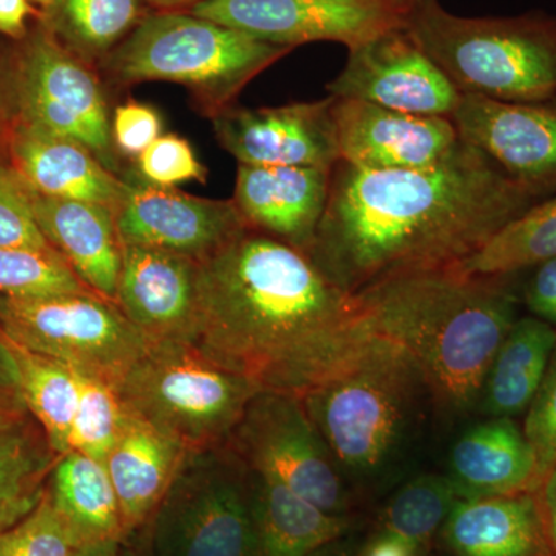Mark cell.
Returning a JSON list of instances; mask_svg holds the SVG:
<instances>
[{"mask_svg":"<svg viewBox=\"0 0 556 556\" xmlns=\"http://www.w3.org/2000/svg\"><path fill=\"white\" fill-rule=\"evenodd\" d=\"M540 201L464 139L417 169L339 161L308 257L356 295L387 278L457 265Z\"/></svg>","mask_w":556,"mask_h":556,"instance_id":"1","label":"cell"},{"mask_svg":"<svg viewBox=\"0 0 556 556\" xmlns=\"http://www.w3.org/2000/svg\"><path fill=\"white\" fill-rule=\"evenodd\" d=\"M371 331L308 255L248 228L199 262L189 343L260 391L302 396Z\"/></svg>","mask_w":556,"mask_h":556,"instance_id":"2","label":"cell"},{"mask_svg":"<svg viewBox=\"0 0 556 556\" xmlns=\"http://www.w3.org/2000/svg\"><path fill=\"white\" fill-rule=\"evenodd\" d=\"M508 276L442 266L387 278L354 298L372 331L413 357L434 404L464 415L478 407L490 365L517 320Z\"/></svg>","mask_w":556,"mask_h":556,"instance_id":"3","label":"cell"},{"mask_svg":"<svg viewBox=\"0 0 556 556\" xmlns=\"http://www.w3.org/2000/svg\"><path fill=\"white\" fill-rule=\"evenodd\" d=\"M424 393L413 357L371 329L299 397L340 471L369 478L396 456Z\"/></svg>","mask_w":556,"mask_h":556,"instance_id":"4","label":"cell"},{"mask_svg":"<svg viewBox=\"0 0 556 556\" xmlns=\"http://www.w3.org/2000/svg\"><path fill=\"white\" fill-rule=\"evenodd\" d=\"M405 31L460 94L504 102L556 97V17H463L424 0Z\"/></svg>","mask_w":556,"mask_h":556,"instance_id":"5","label":"cell"},{"mask_svg":"<svg viewBox=\"0 0 556 556\" xmlns=\"http://www.w3.org/2000/svg\"><path fill=\"white\" fill-rule=\"evenodd\" d=\"M291 50L192 13L160 11L139 21L104 67L126 86L167 80L188 87L212 116Z\"/></svg>","mask_w":556,"mask_h":556,"instance_id":"6","label":"cell"},{"mask_svg":"<svg viewBox=\"0 0 556 556\" xmlns=\"http://www.w3.org/2000/svg\"><path fill=\"white\" fill-rule=\"evenodd\" d=\"M258 388L190 343H150L115 388L121 405L188 452L223 447Z\"/></svg>","mask_w":556,"mask_h":556,"instance_id":"7","label":"cell"},{"mask_svg":"<svg viewBox=\"0 0 556 556\" xmlns=\"http://www.w3.org/2000/svg\"><path fill=\"white\" fill-rule=\"evenodd\" d=\"M142 530L150 556H260L254 470L228 444L189 452Z\"/></svg>","mask_w":556,"mask_h":556,"instance_id":"8","label":"cell"},{"mask_svg":"<svg viewBox=\"0 0 556 556\" xmlns=\"http://www.w3.org/2000/svg\"><path fill=\"white\" fill-rule=\"evenodd\" d=\"M0 338L113 390L150 345L115 302L93 291L0 298Z\"/></svg>","mask_w":556,"mask_h":556,"instance_id":"9","label":"cell"},{"mask_svg":"<svg viewBox=\"0 0 556 556\" xmlns=\"http://www.w3.org/2000/svg\"><path fill=\"white\" fill-rule=\"evenodd\" d=\"M13 64L20 123L79 142L118 174L108 101L87 62L40 25L25 35Z\"/></svg>","mask_w":556,"mask_h":556,"instance_id":"10","label":"cell"},{"mask_svg":"<svg viewBox=\"0 0 556 556\" xmlns=\"http://www.w3.org/2000/svg\"><path fill=\"white\" fill-rule=\"evenodd\" d=\"M228 445L255 473L276 478L321 510L345 517L342 471L295 394L258 391Z\"/></svg>","mask_w":556,"mask_h":556,"instance_id":"11","label":"cell"},{"mask_svg":"<svg viewBox=\"0 0 556 556\" xmlns=\"http://www.w3.org/2000/svg\"><path fill=\"white\" fill-rule=\"evenodd\" d=\"M409 9L397 0H200L190 13L288 49L328 40L351 50L404 30Z\"/></svg>","mask_w":556,"mask_h":556,"instance_id":"12","label":"cell"},{"mask_svg":"<svg viewBox=\"0 0 556 556\" xmlns=\"http://www.w3.org/2000/svg\"><path fill=\"white\" fill-rule=\"evenodd\" d=\"M327 90L338 100L444 118H452L460 100L459 91L405 28L348 50L345 67Z\"/></svg>","mask_w":556,"mask_h":556,"instance_id":"13","label":"cell"},{"mask_svg":"<svg viewBox=\"0 0 556 556\" xmlns=\"http://www.w3.org/2000/svg\"><path fill=\"white\" fill-rule=\"evenodd\" d=\"M336 98L280 108H229L211 116L219 146L239 164L334 169L340 161Z\"/></svg>","mask_w":556,"mask_h":556,"instance_id":"14","label":"cell"},{"mask_svg":"<svg viewBox=\"0 0 556 556\" xmlns=\"http://www.w3.org/2000/svg\"><path fill=\"white\" fill-rule=\"evenodd\" d=\"M116 226L123 247L174 252L201 262L248 229L233 200H207L175 188L126 179Z\"/></svg>","mask_w":556,"mask_h":556,"instance_id":"15","label":"cell"},{"mask_svg":"<svg viewBox=\"0 0 556 556\" xmlns=\"http://www.w3.org/2000/svg\"><path fill=\"white\" fill-rule=\"evenodd\" d=\"M459 138L544 200L556 190V97L504 102L460 94L452 118Z\"/></svg>","mask_w":556,"mask_h":556,"instance_id":"16","label":"cell"},{"mask_svg":"<svg viewBox=\"0 0 556 556\" xmlns=\"http://www.w3.org/2000/svg\"><path fill=\"white\" fill-rule=\"evenodd\" d=\"M340 161L365 169H417L438 163L459 142L444 116L413 115L369 102L338 100L334 108Z\"/></svg>","mask_w":556,"mask_h":556,"instance_id":"17","label":"cell"},{"mask_svg":"<svg viewBox=\"0 0 556 556\" xmlns=\"http://www.w3.org/2000/svg\"><path fill=\"white\" fill-rule=\"evenodd\" d=\"M116 305L149 343H189L199 306V262L161 249L123 247Z\"/></svg>","mask_w":556,"mask_h":556,"instance_id":"18","label":"cell"},{"mask_svg":"<svg viewBox=\"0 0 556 556\" xmlns=\"http://www.w3.org/2000/svg\"><path fill=\"white\" fill-rule=\"evenodd\" d=\"M332 169L239 164L233 203L249 228L308 255L327 208Z\"/></svg>","mask_w":556,"mask_h":556,"instance_id":"19","label":"cell"},{"mask_svg":"<svg viewBox=\"0 0 556 556\" xmlns=\"http://www.w3.org/2000/svg\"><path fill=\"white\" fill-rule=\"evenodd\" d=\"M9 156L38 195L100 204L115 214L126 199V179L116 177L89 149L72 139L17 123Z\"/></svg>","mask_w":556,"mask_h":556,"instance_id":"20","label":"cell"},{"mask_svg":"<svg viewBox=\"0 0 556 556\" xmlns=\"http://www.w3.org/2000/svg\"><path fill=\"white\" fill-rule=\"evenodd\" d=\"M188 453L178 441L123 407L118 437L104 466L118 497L127 540L149 525Z\"/></svg>","mask_w":556,"mask_h":556,"instance_id":"21","label":"cell"},{"mask_svg":"<svg viewBox=\"0 0 556 556\" xmlns=\"http://www.w3.org/2000/svg\"><path fill=\"white\" fill-rule=\"evenodd\" d=\"M40 232L87 288L116 303L123 244L116 214L86 201L33 195Z\"/></svg>","mask_w":556,"mask_h":556,"instance_id":"22","label":"cell"},{"mask_svg":"<svg viewBox=\"0 0 556 556\" xmlns=\"http://www.w3.org/2000/svg\"><path fill=\"white\" fill-rule=\"evenodd\" d=\"M448 478L459 500L532 493L540 486L535 456L511 417H490L457 439Z\"/></svg>","mask_w":556,"mask_h":556,"instance_id":"23","label":"cell"},{"mask_svg":"<svg viewBox=\"0 0 556 556\" xmlns=\"http://www.w3.org/2000/svg\"><path fill=\"white\" fill-rule=\"evenodd\" d=\"M456 556H546L547 533L532 493L457 500L442 527Z\"/></svg>","mask_w":556,"mask_h":556,"instance_id":"24","label":"cell"},{"mask_svg":"<svg viewBox=\"0 0 556 556\" xmlns=\"http://www.w3.org/2000/svg\"><path fill=\"white\" fill-rule=\"evenodd\" d=\"M556 346V329L535 316L517 318L501 343L478 407L490 417L522 415L535 399Z\"/></svg>","mask_w":556,"mask_h":556,"instance_id":"25","label":"cell"},{"mask_svg":"<svg viewBox=\"0 0 556 556\" xmlns=\"http://www.w3.org/2000/svg\"><path fill=\"white\" fill-rule=\"evenodd\" d=\"M260 556H308L345 533V517L328 514L283 482L254 471Z\"/></svg>","mask_w":556,"mask_h":556,"instance_id":"26","label":"cell"},{"mask_svg":"<svg viewBox=\"0 0 556 556\" xmlns=\"http://www.w3.org/2000/svg\"><path fill=\"white\" fill-rule=\"evenodd\" d=\"M47 489L84 546L127 541L118 497L101 460L70 450L51 471Z\"/></svg>","mask_w":556,"mask_h":556,"instance_id":"27","label":"cell"},{"mask_svg":"<svg viewBox=\"0 0 556 556\" xmlns=\"http://www.w3.org/2000/svg\"><path fill=\"white\" fill-rule=\"evenodd\" d=\"M60 457L30 413L0 427V535L35 510Z\"/></svg>","mask_w":556,"mask_h":556,"instance_id":"28","label":"cell"},{"mask_svg":"<svg viewBox=\"0 0 556 556\" xmlns=\"http://www.w3.org/2000/svg\"><path fill=\"white\" fill-rule=\"evenodd\" d=\"M9 351L22 401L46 431L58 455L70 452L68 438L79 401V375L64 362L0 338Z\"/></svg>","mask_w":556,"mask_h":556,"instance_id":"29","label":"cell"},{"mask_svg":"<svg viewBox=\"0 0 556 556\" xmlns=\"http://www.w3.org/2000/svg\"><path fill=\"white\" fill-rule=\"evenodd\" d=\"M141 21L139 0H53L43 27L80 60H104Z\"/></svg>","mask_w":556,"mask_h":556,"instance_id":"30","label":"cell"},{"mask_svg":"<svg viewBox=\"0 0 556 556\" xmlns=\"http://www.w3.org/2000/svg\"><path fill=\"white\" fill-rule=\"evenodd\" d=\"M556 257V195L504 226L484 247L457 263L478 276H508Z\"/></svg>","mask_w":556,"mask_h":556,"instance_id":"31","label":"cell"},{"mask_svg":"<svg viewBox=\"0 0 556 556\" xmlns=\"http://www.w3.org/2000/svg\"><path fill=\"white\" fill-rule=\"evenodd\" d=\"M457 500L448 477L422 475L412 479L388 504L382 532L401 538L420 552L444 527Z\"/></svg>","mask_w":556,"mask_h":556,"instance_id":"32","label":"cell"},{"mask_svg":"<svg viewBox=\"0 0 556 556\" xmlns=\"http://www.w3.org/2000/svg\"><path fill=\"white\" fill-rule=\"evenodd\" d=\"M89 291L54 249L0 247V298H49Z\"/></svg>","mask_w":556,"mask_h":556,"instance_id":"33","label":"cell"},{"mask_svg":"<svg viewBox=\"0 0 556 556\" xmlns=\"http://www.w3.org/2000/svg\"><path fill=\"white\" fill-rule=\"evenodd\" d=\"M121 419L123 405L115 390L79 375L78 408L70 430L68 448L104 463L118 437Z\"/></svg>","mask_w":556,"mask_h":556,"instance_id":"34","label":"cell"},{"mask_svg":"<svg viewBox=\"0 0 556 556\" xmlns=\"http://www.w3.org/2000/svg\"><path fill=\"white\" fill-rule=\"evenodd\" d=\"M83 546L49 489L30 515L0 535V556H78Z\"/></svg>","mask_w":556,"mask_h":556,"instance_id":"35","label":"cell"},{"mask_svg":"<svg viewBox=\"0 0 556 556\" xmlns=\"http://www.w3.org/2000/svg\"><path fill=\"white\" fill-rule=\"evenodd\" d=\"M33 195L10 156L0 155V247L54 249L36 223Z\"/></svg>","mask_w":556,"mask_h":556,"instance_id":"36","label":"cell"},{"mask_svg":"<svg viewBox=\"0 0 556 556\" xmlns=\"http://www.w3.org/2000/svg\"><path fill=\"white\" fill-rule=\"evenodd\" d=\"M137 160L139 177L150 185L175 188L190 179L204 182L207 178L188 139L178 135H161Z\"/></svg>","mask_w":556,"mask_h":556,"instance_id":"37","label":"cell"},{"mask_svg":"<svg viewBox=\"0 0 556 556\" xmlns=\"http://www.w3.org/2000/svg\"><path fill=\"white\" fill-rule=\"evenodd\" d=\"M525 431L536 463L538 482L556 467V346L543 383L527 409Z\"/></svg>","mask_w":556,"mask_h":556,"instance_id":"38","label":"cell"},{"mask_svg":"<svg viewBox=\"0 0 556 556\" xmlns=\"http://www.w3.org/2000/svg\"><path fill=\"white\" fill-rule=\"evenodd\" d=\"M160 113L150 105L127 102L113 113L112 137L116 152L138 159L149 146L161 137Z\"/></svg>","mask_w":556,"mask_h":556,"instance_id":"39","label":"cell"},{"mask_svg":"<svg viewBox=\"0 0 556 556\" xmlns=\"http://www.w3.org/2000/svg\"><path fill=\"white\" fill-rule=\"evenodd\" d=\"M535 268L525 289L527 308L533 316L556 327V257Z\"/></svg>","mask_w":556,"mask_h":556,"instance_id":"40","label":"cell"},{"mask_svg":"<svg viewBox=\"0 0 556 556\" xmlns=\"http://www.w3.org/2000/svg\"><path fill=\"white\" fill-rule=\"evenodd\" d=\"M20 123L13 58L0 60V155H9L11 135Z\"/></svg>","mask_w":556,"mask_h":556,"instance_id":"41","label":"cell"},{"mask_svg":"<svg viewBox=\"0 0 556 556\" xmlns=\"http://www.w3.org/2000/svg\"><path fill=\"white\" fill-rule=\"evenodd\" d=\"M30 0H0V33L11 38H25Z\"/></svg>","mask_w":556,"mask_h":556,"instance_id":"42","label":"cell"},{"mask_svg":"<svg viewBox=\"0 0 556 556\" xmlns=\"http://www.w3.org/2000/svg\"><path fill=\"white\" fill-rule=\"evenodd\" d=\"M27 415L17 383L0 380V427L10 426Z\"/></svg>","mask_w":556,"mask_h":556,"instance_id":"43","label":"cell"},{"mask_svg":"<svg viewBox=\"0 0 556 556\" xmlns=\"http://www.w3.org/2000/svg\"><path fill=\"white\" fill-rule=\"evenodd\" d=\"M541 496V514L546 526L547 540L556 551V467L544 479Z\"/></svg>","mask_w":556,"mask_h":556,"instance_id":"44","label":"cell"},{"mask_svg":"<svg viewBox=\"0 0 556 556\" xmlns=\"http://www.w3.org/2000/svg\"><path fill=\"white\" fill-rule=\"evenodd\" d=\"M364 556H419V552L401 538L380 532L365 548Z\"/></svg>","mask_w":556,"mask_h":556,"instance_id":"45","label":"cell"},{"mask_svg":"<svg viewBox=\"0 0 556 556\" xmlns=\"http://www.w3.org/2000/svg\"><path fill=\"white\" fill-rule=\"evenodd\" d=\"M127 541H108V543L87 544L80 548L78 556H137L131 552Z\"/></svg>","mask_w":556,"mask_h":556,"instance_id":"46","label":"cell"},{"mask_svg":"<svg viewBox=\"0 0 556 556\" xmlns=\"http://www.w3.org/2000/svg\"><path fill=\"white\" fill-rule=\"evenodd\" d=\"M0 380H3V382H16L13 364H11L9 351H7L2 340H0Z\"/></svg>","mask_w":556,"mask_h":556,"instance_id":"47","label":"cell"},{"mask_svg":"<svg viewBox=\"0 0 556 556\" xmlns=\"http://www.w3.org/2000/svg\"><path fill=\"white\" fill-rule=\"evenodd\" d=\"M148 2L163 11H178L182 7H193L200 0H148Z\"/></svg>","mask_w":556,"mask_h":556,"instance_id":"48","label":"cell"},{"mask_svg":"<svg viewBox=\"0 0 556 556\" xmlns=\"http://www.w3.org/2000/svg\"><path fill=\"white\" fill-rule=\"evenodd\" d=\"M308 556H345V554L336 546L334 541V543H329L327 546L317 548V551H314L313 554H309Z\"/></svg>","mask_w":556,"mask_h":556,"instance_id":"49","label":"cell"},{"mask_svg":"<svg viewBox=\"0 0 556 556\" xmlns=\"http://www.w3.org/2000/svg\"><path fill=\"white\" fill-rule=\"evenodd\" d=\"M142 536L141 541H139V552L137 556H150L149 546H148V538H146L144 530H141Z\"/></svg>","mask_w":556,"mask_h":556,"instance_id":"50","label":"cell"},{"mask_svg":"<svg viewBox=\"0 0 556 556\" xmlns=\"http://www.w3.org/2000/svg\"><path fill=\"white\" fill-rule=\"evenodd\" d=\"M397 2L404 3V5L413 7L416 3L424 2V0H397Z\"/></svg>","mask_w":556,"mask_h":556,"instance_id":"51","label":"cell"},{"mask_svg":"<svg viewBox=\"0 0 556 556\" xmlns=\"http://www.w3.org/2000/svg\"><path fill=\"white\" fill-rule=\"evenodd\" d=\"M33 2L40 3V5L47 7L50 5L53 0H33Z\"/></svg>","mask_w":556,"mask_h":556,"instance_id":"52","label":"cell"}]
</instances>
